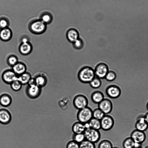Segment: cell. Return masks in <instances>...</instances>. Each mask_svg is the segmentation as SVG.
<instances>
[{"label":"cell","mask_w":148,"mask_h":148,"mask_svg":"<svg viewBox=\"0 0 148 148\" xmlns=\"http://www.w3.org/2000/svg\"><path fill=\"white\" fill-rule=\"evenodd\" d=\"M77 76L82 82L89 83L95 76L94 69L89 66H84L79 70Z\"/></svg>","instance_id":"1"},{"label":"cell","mask_w":148,"mask_h":148,"mask_svg":"<svg viewBox=\"0 0 148 148\" xmlns=\"http://www.w3.org/2000/svg\"><path fill=\"white\" fill-rule=\"evenodd\" d=\"M93 110L88 106L78 110L77 118L78 121L83 123L88 122L93 118Z\"/></svg>","instance_id":"2"},{"label":"cell","mask_w":148,"mask_h":148,"mask_svg":"<svg viewBox=\"0 0 148 148\" xmlns=\"http://www.w3.org/2000/svg\"><path fill=\"white\" fill-rule=\"evenodd\" d=\"M46 25L40 19L37 20L33 21L30 24L29 29L32 33L37 35L40 34L45 31Z\"/></svg>","instance_id":"3"},{"label":"cell","mask_w":148,"mask_h":148,"mask_svg":"<svg viewBox=\"0 0 148 148\" xmlns=\"http://www.w3.org/2000/svg\"><path fill=\"white\" fill-rule=\"evenodd\" d=\"M84 133L85 139L94 143L98 142L100 138L99 130L89 128L86 129Z\"/></svg>","instance_id":"4"},{"label":"cell","mask_w":148,"mask_h":148,"mask_svg":"<svg viewBox=\"0 0 148 148\" xmlns=\"http://www.w3.org/2000/svg\"><path fill=\"white\" fill-rule=\"evenodd\" d=\"M73 102L75 108L79 110L88 106V100L85 95L79 94L74 97Z\"/></svg>","instance_id":"5"},{"label":"cell","mask_w":148,"mask_h":148,"mask_svg":"<svg viewBox=\"0 0 148 148\" xmlns=\"http://www.w3.org/2000/svg\"><path fill=\"white\" fill-rule=\"evenodd\" d=\"M25 92L28 97L31 99H36L40 95L42 88L36 84L28 85L26 87Z\"/></svg>","instance_id":"6"},{"label":"cell","mask_w":148,"mask_h":148,"mask_svg":"<svg viewBox=\"0 0 148 148\" xmlns=\"http://www.w3.org/2000/svg\"><path fill=\"white\" fill-rule=\"evenodd\" d=\"M100 121L101 129L105 131H109L112 129L114 123V118L109 114H105Z\"/></svg>","instance_id":"7"},{"label":"cell","mask_w":148,"mask_h":148,"mask_svg":"<svg viewBox=\"0 0 148 148\" xmlns=\"http://www.w3.org/2000/svg\"><path fill=\"white\" fill-rule=\"evenodd\" d=\"M106 92L107 96L111 99H116L121 95V90L118 86L113 84L108 86L106 89Z\"/></svg>","instance_id":"8"},{"label":"cell","mask_w":148,"mask_h":148,"mask_svg":"<svg viewBox=\"0 0 148 148\" xmlns=\"http://www.w3.org/2000/svg\"><path fill=\"white\" fill-rule=\"evenodd\" d=\"M109 71L108 65L103 62L97 64L94 69L95 76L101 79L105 78Z\"/></svg>","instance_id":"9"},{"label":"cell","mask_w":148,"mask_h":148,"mask_svg":"<svg viewBox=\"0 0 148 148\" xmlns=\"http://www.w3.org/2000/svg\"><path fill=\"white\" fill-rule=\"evenodd\" d=\"M113 104L111 100L108 99H104L98 104V108L105 114H108L112 111Z\"/></svg>","instance_id":"10"},{"label":"cell","mask_w":148,"mask_h":148,"mask_svg":"<svg viewBox=\"0 0 148 148\" xmlns=\"http://www.w3.org/2000/svg\"><path fill=\"white\" fill-rule=\"evenodd\" d=\"M17 76L12 69H7L2 73L1 78L5 84H10L13 82L17 79Z\"/></svg>","instance_id":"11"},{"label":"cell","mask_w":148,"mask_h":148,"mask_svg":"<svg viewBox=\"0 0 148 148\" xmlns=\"http://www.w3.org/2000/svg\"><path fill=\"white\" fill-rule=\"evenodd\" d=\"M130 137L135 143L142 144L146 139V135L144 132L136 129L131 133Z\"/></svg>","instance_id":"12"},{"label":"cell","mask_w":148,"mask_h":148,"mask_svg":"<svg viewBox=\"0 0 148 148\" xmlns=\"http://www.w3.org/2000/svg\"><path fill=\"white\" fill-rule=\"evenodd\" d=\"M33 46L30 42H21L18 47L20 53L24 56L30 54L32 51Z\"/></svg>","instance_id":"13"},{"label":"cell","mask_w":148,"mask_h":148,"mask_svg":"<svg viewBox=\"0 0 148 148\" xmlns=\"http://www.w3.org/2000/svg\"><path fill=\"white\" fill-rule=\"evenodd\" d=\"M12 116L10 112L5 108L0 109V123L7 124L11 121Z\"/></svg>","instance_id":"14"},{"label":"cell","mask_w":148,"mask_h":148,"mask_svg":"<svg viewBox=\"0 0 148 148\" xmlns=\"http://www.w3.org/2000/svg\"><path fill=\"white\" fill-rule=\"evenodd\" d=\"M66 37L68 40L73 43L79 38V33L76 29L70 28L66 32Z\"/></svg>","instance_id":"15"},{"label":"cell","mask_w":148,"mask_h":148,"mask_svg":"<svg viewBox=\"0 0 148 148\" xmlns=\"http://www.w3.org/2000/svg\"><path fill=\"white\" fill-rule=\"evenodd\" d=\"M12 32L8 27L1 29L0 30V39L4 42L10 40L12 38Z\"/></svg>","instance_id":"16"},{"label":"cell","mask_w":148,"mask_h":148,"mask_svg":"<svg viewBox=\"0 0 148 148\" xmlns=\"http://www.w3.org/2000/svg\"><path fill=\"white\" fill-rule=\"evenodd\" d=\"M12 67V69L17 76L26 71L27 66L25 63L21 62L18 61Z\"/></svg>","instance_id":"17"},{"label":"cell","mask_w":148,"mask_h":148,"mask_svg":"<svg viewBox=\"0 0 148 148\" xmlns=\"http://www.w3.org/2000/svg\"><path fill=\"white\" fill-rule=\"evenodd\" d=\"M136 129L144 132L148 128V124L145 120L144 116H140L137 119L135 124Z\"/></svg>","instance_id":"18"},{"label":"cell","mask_w":148,"mask_h":148,"mask_svg":"<svg viewBox=\"0 0 148 148\" xmlns=\"http://www.w3.org/2000/svg\"><path fill=\"white\" fill-rule=\"evenodd\" d=\"M73 134L84 133L86 129L84 123L77 121L74 123L71 127Z\"/></svg>","instance_id":"19"},{"label":"cell","mask_w":148,"mask_h":148,"mask_svg":"<svg viewBox=\"0 0 148 148\" xmlns=\"http://www.w3.org/2000/svg\"><path fill=\"white\" fill-rule=\"evenodd\" d=\"M104 96L102 92L99 90L93 92L91 95V99L94 103L98 104L104 99Z\"/></svg>","instance_id":"20"},{"label":"cell","mask_w":148,"mask_h":148,"mask_svg":"<svg viewBox=\"0 0 148 148\" xmlns=\"http://www.w3.org/2000/svg\"><path fill=\"white\" fill-rule=\"evenodd\" d=\"M12 102V98L9 94L3 93L0 96V104L3 107L10 106Z\"/></svg>","instance_id":"21"},{"label":"cell","mask_w":148,"mask_h":148,"mask_svg":"<svg viewBox=\"0 0 148 148\" xmlns=\"http://www.w3.org/2000/svg\"><path fill=\"white\" fill-rule=\"evenodd\" d=\"M34 78L36 84L41 88L45 86L47 83V78L46 77L43 75H37Z\"/></svg>","instance_id":"22"},{"label":"cell","mask_w":148,"mask_h":148,"mask_svg":"<svg viewBox=\"0 0 148 148\" xmlns=\"http://www.w3.org/2000/svg\"><path fill=\"white\" fill-rule=\"evenodd\" d=\"M31 74L28 72L26 71L20 75L17 76L18 79L22 85L27 84L29 81L32 78Z\"/></svg>","instance_id":"23"},{"label":"cell","mask_w":148,"mask_h":148,"mask_svg":"<svg viewBox=\"0 0 148 148\" xmlns=\"http://www.w3.org/2000/svg\"><path fill=\"white\" fill-rule=\"evenodd\" d=\"M90 128L98 130L101 129L100 121L94 118L88 122Z\"/></svg>","instance_id":"24"},{"label":"cell","mask_w":148,"mask_h":148,"mask_svg":"<svg viewBox=\"0 0 148 148\" xmlns=\"http://www.w3.org/2000/svg\"><path fill=\"white\" fill-rule=\"evenodd\" d=\"M6 61L8 65L12 67L18 62V58L16 55H11L8 57Z\"/></svg>","instance_id":"25"},{"label":"cell","mask_w":148,"mask_h":148,"mask_svg":"<svg viewBox=\"0 0 148 148\" xmlns=\"http://www.w3.org/2000/svg\"><path fill=\"white\" fill-rule=\"evenodd\" d=\"M89 83L91 87L96 89L100 87L101 85V79L95 76Z\"/></svg>","instance_id":"26"},{"label":"cell","mask_w":148,"mask_h":148,"mask_svg":"<svg viewBox=\"0 0 148 148\" xmlns=\"http://www.w3.org/2000/svg\"><path fill=\"white\" fill-rule=\"evenodd\" d=\"M105 114L98 108L93 110V117L100 120Z\"/></svg>","instance_id":"27"},{"label":"cell","mask_w":148,"mask_h":148,"mask_svg":"<svg viewBox=\"0 0 148 148\" xmlns=\"http://www.w3.org/2000/svg\"><path fill=\"white\" fill-rule=\"evenodd\" d=\"M113 147L111 142L107 139H103L99 143L98 148H112Z\"/></svg>","instance_id":"28"},{"label":"cell","mask_w":148,"mask_h":148,"mask_svg":"<svg viewBox=\"0 0 148 148\" xmlns=\"http://www.w3.org/2000/svg\"><path fill=\"white\" fill-rule=\"evenodd\" d=\"M134 141L130 137H129L124 140L123 146L124 148H134Z\"/></svg>","instance_id":"29"},{"label":"cell","mask_w":148,"mask_h":148,"mask_svg":"<svg viewBox=\"0 0 148 148\" xmlns=\"http://www.w3.org/2000/svg\"><path fill=\"white\" fill-rule=\"evenodd\" d=\"M72 140L80 144L85 140L84 133L73 134L72 137Z\"/></svg>","instance_id":"30"},{"label":"cell","mask_w":148,"mask_h":148,"mask_svg":"<svg viewBox=\"0 0 148 148\" xmlns=\"http://www.w3.org/2000/svg\"><path fill=\"white\" fill-rule=\"evenodd\" d=\"M46 24L51 23L53 20V17L51 14L45 13L42 14L40 19Z\"/></svg>","instance_id":"31"},{"label":"cell","mask_w":148,"mask_h":148,"mask_svg":"<svg viewBox=\"0 0 148 148\" xmlns=\"http://www.w3.org/2000/svg\"><path fill=\"white\" fill-rule=\"evenodd\" d=\"M79 148H95V143L86 139L79 144Z\"/></svg>","instance_id":"32"},{"label":"cell","mask_w":148,"mask_h":148,"mask_svg":"<svg viewBox=\"0 0 148 148\" xmlns=\"http://www.w3.org/2000/svg\"><path fill=\"white\" fill-rule=\"evenodd\" d=\"M11 88L15 91L20 90L23 85L17 79L13 82L10 84Z\"/></svg>","instance_id":"33"},{"label":"cell","mask_w":148,"mask_h":148,"mask_svg":"<svg viewBox=\"0 0 148 148\" xmlns=\"http://www.w3.org/2000/svg\"><path fill=\"white\" fill-rule=\"evenodd\" d=\"M72 44L73 47L77 50H80L82 49L84 46L83 40L79 38Z\"/></svg>","instance_id":"34"},{"label":"cell","mask_w":148,"mask_h":148,"mask_svg":"<svg viewBox=\"0 0 148 148\" xmlns=\"http://www.w3.org/2000/svg\"><path fill=\"white\" fill-rule=\"evenodd\" d=\"M116 73L112 70L109 71L106 75L105 78L107 81L110 82L114 80L116 77Z\"/></svg>","instance_id":"35"},{"label":"cell","mask_w":148,"mask_h":148,"mask_svg":"<svg viewBox=\"0 0 148 148\" xmlns=\"http://www.w3.org/2000/svg\"><path fill=\"white\" fill-rule=\"evenodd\" d=\"M66 147V148H79V144L72 140L67 143Z\"/></svg>","instance_id":"36"},{"label":"cell","mask_w":148,"mask_h":148,"mask_svg":"<svg viewBox=\"0 0 148 148\" xmlns=\"http://www.w3.org/2000/svg\"><path fill=\"white\" fill-rule=\"evenodd\" d=\"M9 23L8 20L5 18L1 19H0V28L2 29L8 27Z\"/></svg>","instance_id":"37"},{"label":"cell","mask_w":148,"mask_h":148,"mask_svg":"<svg viewBox=\"0 0 148 148\" xmlns=\"http://www.w3.org/2000/svg\"><path fill=\"white\" fill-rule=\"evenodd\" d=\"M36 84V82L34 78L32 77L29 81L28 84V85H32Z\"/></svg>","instance_id":"38"},{"label":"cell","mask_w":148,"mask_h":148,"mask_svg":"<svg viewBox=\"0 0 148 148\" xmlns=\"http://www.w3.org/2000/svg\"><path fill=\"white\" fill-rule=\"evenodd\" d=\"M21 42H29V38L28 37L26 36H23L22 37L21 39Z\"/></svg>","instance_id":"39"},{"label":"cell","mask_w":148,"mask_h":148,"mask_svg":"<svg viewBox=\"0 0 148 148\" xmlns=\"http://www.w3.org/2000/svg\"><path fill=\"white\" fill-rule=\"evenodd\" d=\"M144 119L147 122V123L148 124V112H147L144 116Z\"/></svg>","instance_id":"40"},{"label":"cell","mask_w":148,"mask_h":148,"mask_svg":"<svg viewBox=\"0 0 148 148\" xmlns=\"http://www.w3.org/2000/svg\"><path fill=\"white\" fill-rule=\"evenodd\" d=\"M146 108H147V110H148V101L147 104Z\"/></svg>","instance_id":"41"},{"label":"cell","mask_w":148,"mask_h":148,"mask_svg":"<svg viewBox=\"0 0 148 148\" xmlns=\"http://www.w3.org/2000/svg\"><path fill=\"white\" fill-rule=\"evenodd\" d=\"M112 148H119L117 147H112Z\"/></svg>","instance_id":"42"},{"label":"cell","mask_w":148,"mask_h":148,"mask_svg":"<svg viewBox=\"0 0 148 148\" xmlns=\"http://www.w3.org/2000/svg\"><path fill=\"white\" fill-rule=\"evenodd\" d=\"M145 148H148V146H146V147H145Z\"/></svg>","instance_id":"43"},{"label":"cell","mask_w":148,"mask_h":148,"mask_svg":"<svg viewBox=\"0 0 148 148\" xmlns=\"http://www.w3.org/2000/svg\"></svg>","instance_id":"44"}]
</instances>
